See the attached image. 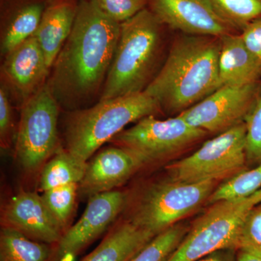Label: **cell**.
Listing matches in <instances>:
<instances>
[{
  "mask_svg": "<svg viewBox=\"0 0 261 261\" xmlns=\"http://www.w3.org/2000/svg\"><path fill=\"white\" fill-rule=\"evenodd\" d=\"M44 6L41 3H31L18 10L1 33L0 51L5 57L37 32L40 23Z\"/></svg>",
  "mask_w": 261,
  "mask_h": 261,
  "instance_id": "obj_21",
  "label": "cell"
},
{
  "mask_svg": "<svg viewBox=\"0 0 261 261\" xmlns=\"http://www.w3.org/2000/svg\"><path fill=\"white\" fill-rule=\"evenodd\" d=\"M102 13L121 23L144 9L145 0H92Z\"/></svg>",
  "mask_w": 261,
  "mask_h": 261,
  "instance_id": "obj_27",
  "label": "cell"
},
{
  "mask_svg": "<svg viewBox=\"0 0 261 261\" xmlns=\"http://www.w3.org/2000/svg\"><path fill=\"white\" fill-rule=\"evenodd\" d=\"M121 35V23L92 0L78 5L71 33L49 70L47 84L61 108L76 111L100 99Z\"/></svg>",
  "mask_w": 261,
  "mask_h": 261,
  "instance_id": "obj_1",
  "label": "cell"
},
{
  "mask_svg": "<svg viewBox=\"0 0 261 261\" xmlns=\"http://www.w3.org/2000/svg\"><path fill=\"white\" fill-rule=\"evenodd\" d=\"M236 248L261 253V202L254 206L245 218L239 233Z\"/></svg>",
  "mask_w": 261,
  "mask_h": 261,
  "instance_id": "obj_26",
  "label": "cell"
},
{
  "mask_svg": "<svg viewBox=\"0 0 261 261\" xmlns=\"http://www.w3.org/2000/svg\"><path fill=\"white\" fill-rule=\"evenodd\" d=\"M3 58L1 86L11 102L20 108L47 83L50 69L34 36Z\"/></svg>",
  "mask_w": 261,
  "mask_h": 261,
  "instance_id": "obj_12",
  "label": "cell"
},
{
  "mask_svg": "<svg viewBox=\"0 0 261 261\" xmlns=\"http://www.w3.org/2000/svg\"><path fill=\"white\" fill-rule=\"evenodd\" d=\"M152 8L161 23L187 35L221 38L233 30L209 0H152Z\"/></svg>",
  "mask_w": 261,
  "mask_h": 261,
  "instance_id": "obj_14",
  "label": "cell"
},
{
  "mask_svg": "<svg viewBox=\"0 0 261 261\" xmlns=\"http://www.w3.org/2000/svg\"><path fill=\"white\" fill-rule=\"evenodd\" d=\"M2 227L12 228L27 238L57 245L65 230L44 203L42 195L22 191L13 196L2 210Z\"/></svg>",
  "mask_w": 261,
  "mask_h": 261,
  "instance_id": "obj_13",
  "label": "cell"
},
{
  "mask_svg": "<svg viewBox=\"0 0 261 261\" xmlns=\"http://www.w3.org/2000/svg\"><path fill=\"white\" fill-rule=\"evenodd\" d=\"M247 166L246 125L243 122L207 141L169 170L176 179L201 182L235 176L247 170Z\"/></svg>",
  "mask_w": 261,
  "mask_h": 261,
  "instance_id": "obj_9",
  "label": "cell"
},
{
  "mask_svg": "<svg viewBox=\"0 0 261 261\" xmlns=\"http://www.w3.org/2000/svg\"><path fill=\"white\" fill-rule=\"evenodd\" d=\"M189 229L175 224L154 237L128 261H166L179 246Z\"/></svg>",
  "mask_w": 261,
  "mask_h": 261,
  "instance_id": "obj_23",
  "label": "cell"
},
{
  "mask_svg": "<svg viewBox=\"0 0 261 261\" xmlns=\"http://www.w3.org/2000/svg\"><path fill=\"white\" fill-rule=\"evenodd\" d=\"M15 130L13 105L4 87L0 86V145L8 150L15 142Z\"/></svg>",
  "mask_w": 261,
  "mask_h": 261,
  "instance_id": "obj_28",
  "label": "cell"
},
{
  "mask_svg": "<svg viewBox=\"0 0 261 261\" xmlns=\"http://www.w3.org/2000/svg\"><path fill=\"white\" fill-rule=\"evenodd\" d=\"M220 38L187 35L173 42L145 92L161 110L181 113L221 87Z\"/></svg>",
  "mask_w": 261,
  "mask_h": 261,
  "instance_id": "obj_2",
  "label": "cell"
},
{
  "mask_svg": "<svg viewBox=\"0 0 261 261\" xmlns=\"http://www.w3.org/2000/svg\"><path fill=\"white\" fill-rule=\"evenodd\" d=\"M206 134L205 130L189 124L179 115L165 120L152 115L122 130L109 142L126 149L145 166L176 153Z\"/></svg>",
  "mask_w": 261,
  "mask_h": 261,
  "instance_id": "obj_8",
  "label": "cell"
},
{
  "mask_svg": "<svg viewBox=\"0 0 261 261\" xmlns=\"http://www.w3.org/2000/svg\"><path fill=\"white\" fill-rule=\"evenodd\" d=\"M127 196L118 190L89 197L82 217L53 247L51 261H75L86 247L93 243L113 224L124 209Z\"/></svg>",
  "mask_w": 261,
  "mask_h": 261,
  "instance_id": "obj_11",
  "label": "cell"
},
{
  "mask_svg": "<svg viewBox=\"0 0 261 261\" xmlns=\"http://www.w3.org/2000/svg\"><path fill=\"white\" fill-rule=\"evenodd\" d=\"M238 261H261V253L247 250H238Z\"/></svg>",
  "mask_w": 261,
  "mask_h": 261,
  "instance_id": "obj_31",
  "label": "cell"
},
{
  "mask_svg": "<svg viewBox=\"0 0 261 261\" xmlns=\"http://www.w3.org/2000/svg\"><path fill=\"white\" fill-rule=\"evenodd\" d=\"M259 84L223 85L179 113L189 124L207 133H222L243 123L258 99Z\"/></svg>",
  "mask_w": 261,
  "mask_h": 261,
  "instance_id": "obj_10",
  "label": "cell"
},
{
  "mask_svg": "<svg viewBox=\"0 0 261 261\" xmlns=\"http://www.w3.org/2000/svg\"><path fill=\"white\" fill-rule=\"evenodd\" d=\"M216 181L185 182L172 178L154 184L146 190L128 221L156 236L209 199Z\"/></svg>",
  "mask_w": 261,
  "mask_h": 261,
  "instance_id": "obj_7",
  "label": "cell"
},
{
  "mask_svg": "<svg viewBox=\"0 0 261 261\" xmlns=\"http://www.w3.org/2000/svg\"><path fill=\"white\" fill-rule=\"evenodd\" d=\"M260 202L261 188L247 197L215 202L194 223L166 261H196L219 249H237L242 225L250 210Z\"/></svg>",
  "mask_w": 261,
  "mask_h": 261,
  "instance_id": "obj_5",
  "label": "cell"
},
{
  "mask_svg": "<svg viewBox=\"0 0 261 261\" xmlns=\"http://www.w3.org/2000/svg\"><path fill=\"white\" fill-rule=\"evenodd\" d=\"M143 165L126 149L111 146L103 149L87 162L79 192L91 197L115 190L124 184Z\"/></svg>",
  "mask_w": 261,
  "mask_h": 261,
  "instance_id": "obj_15",
  "label": "cell"
},
{
  "mask_svg": "<svg viewBox=\"0 0 261 261\" xmlns=\"http://www.w3.org/2000/svg\"><path fill=\"white\" fill-rule=\"evenodd\" d=\"M87 166V162L77 159L65 148L60 149L42 168L39 190L44 192L70 184H80Z\"/></svg>",
  "mask_w": 261,
  "mask_h": 261,
  "instance_id": "obj_19",
  "label": "cell"
},
{
  "mask_svg": "<svg viewBox=\"0 0 261 261\" xmlns=\"http://www.w3.org/2000/svg\"><path fill=\"white\" fill-rule=\"evenodd\" d=\"M240 35L245 45L261 64V18L247 25Z\"/></svg>",
  "mask_w": 261,
  "mask_h": 261,
  "instance_id": "obj_29",
  "label": "cell"
},
{
  "mask_svg": "<svg viewBox=\"0 0 261 261\" xmlns=\"http://www.w3.org/2000/svg\"><path fill=\"white\" fill-rule=\"evenodd\" d=\"M154 237L130 221L118 223L102 243L81 261H128Z\"/></svg>",
  "mask_w": 261,
  "mask_h": 261,
  "instance_id": "obj_18",
  "label": "cell"
},
{
  "mask_svg": "<svg viewBox=\"0 0 261 261\" xmlns=\"http://www.w3.org/2000/svg\"><path fill=\"white\" fill-rule=\"evenodd\" d=\"M59 105L46 83L20 108L15 152L27 173H34L61 149L58 118Z\"/></svg>",
  "mask_w": 261,
  "mask_h": 261,
  "instance_id": "obj_6",
  "label": "cell"
},
{
  "mask_svg": "<svg viewBox=\"0 0 261 261\" xmlns=\"http://www.w3.org/2000/svg\"><path fill=\"white\" fill-rule=\"evenodd\" d=\"M220 18L228 27L243 31L261 18V0H209Z\"/></svg>",
  "mask_w": 261,
  "mask_h": 261,
  "instance_id": "obj_22",
  "label": "cell"
},
{
  "mask_svg": "<svg viewBox=\"0 0 261 261\" xmlns=\"http://www.w3.org/2000/svg\"><path fill=\"white\" fill-rule=\"evenodd\" d=\"M53 245L31 240L12 228L0 231V261H51Z\"/></svg>",
  "mask_w": 261,
  "mask_h": 261,
  "instance_id": "obj_20",
  "label": "cell"
},
{
  "mask_svg": "<svg viewBox=\"0 0 261 261\" xmlns=\"http://www.w3.org/2000/svg\"><path fill=\"white\" fill-rule=\"evenodd\" d=\"M161 22L141 10L121 23V35L99 100L144 92L159 69L163 49Z\"/></svg>",
  "mask_w": 261,
  "mask_h": 261,
  "instance_id": "obj_3",
  "label": "cell"
},
{
  "mask_svg": "<svg viewBox=\"0 0 261 261\" xmlns=\"http://www.w3.org/2000/svg\"><path fill=\"white\" fill-rule=\"evenodd\" d=\"M78 6L70 2H56L44 9L34 37L37 39L49 69L71 33Z\"/></svg>",
  "mask_w": 261,
  "mask_h": 261,
  "instance_id": "obj_17",
  "label": "cell"
},
{
  "mask_svg": "<svg viewBox=\"0 0 261 261\" xmlns=\"http://www.w3.org/2000/svg\"><path fill=\"white\" fill-rule=\"evenodd\" d=\"M161 111L145 91L114 99L99 100L93 106L68 111L65 117L64 148L77 159L90 158L130 123Z\"/></svg>",
  "mask_w": 261,
  "mask_h": 261,
  "instance_id": "obj_4",
  "label": "cell"
},
{
  "mask_svg": "<svg viewBox=\"0 0 261 261\" xmlns=\"http://www.w3.org/2000/svg\"><path fill=\"white\" fill-rule=\"evenodd\" d=\"M244 122L246 125L247 165L250 169L261 164V96Z\"/></svg>",
  "mask_w": 261,
  "mask_h": 261,
  "instance_id": "obj_25",
  "label": "cell"
},
{
  "mask_svg": "<svg viewBox=\"0 0 261 261\" xmlns=\"http://www.w3.org/2000/svg\"><path fill=\"white\" fill-rule=\"evenodd\" d=\"M79 184L56 187L43 192L42 197L47 208L65 231L74 211Z\"/></svg>",
  "mask_w": 261,
  "mask_h": 261,
  "instance_id": "obj_24",
  "label": "cell"
},
{
  "mask_svg": "<svg viewBox=\"0 0 261 261\" xmlns=\"http://www.w3.org/2000/svg\"><path fill=\"white\" fill-rule=\"evenodd\" d=\"M219 71L221 85L243 87L258 83L261 64L241 35L231 33L220 38Z\"/></svg>",
  "mask_w": 261,
  "mask_h": 261,
  "instance_id": "obj_16",
  "label": "cell"
},
{
  "mask_svg": "<svg viewBox=\"0 0 261 261\" xmlns=\"http://www.w3.org/2000/svg\"><path fill=\"white\" fill-rule=\"evenodd\" d=\"M196 261H238V250L233 247L219 249Z\"/></svg>",
  "mask_w": 261,
  "mask_h": 261,
  "instance_id": "obj_30",
  "label": "cell"
}]
</instances>
